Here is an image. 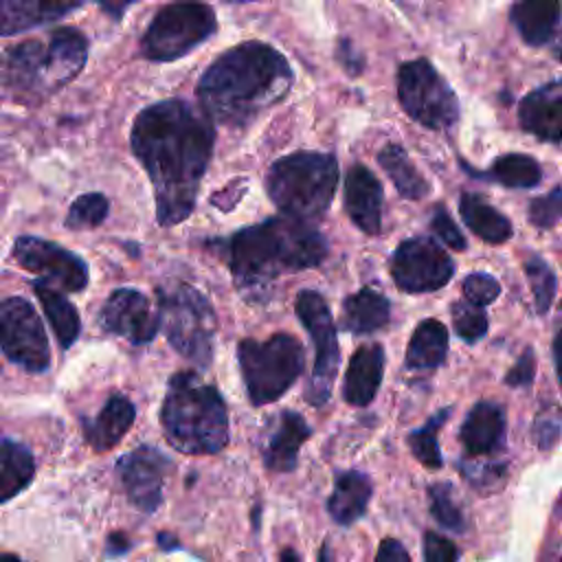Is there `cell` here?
Returning <instances> with one entry per match:
<instances>
[{
  "label": "cell",
  "instance_id": "6da1fadb",
  "mask_svg": "<svg viewBox=\"0 0 562 562\" xmlns=\"http://www.w3.org/2000/svg\"><path fill=\"white\" fill-rule=\"evenodd\" d=\"M130 145L151 180L158 224L184 222L213 156V119L180 99L158 101L134 119Z\"/></svg>",
  "mask_w": 562,
  "mask_h": 562
},
{
  "label": "cell",
  "instance_id": "7a4b0ae2",
  "mask_svg": "<svg viewBox=\"0 0 562 562\" xmlns=\"http://www.w3.org/2000/svg\"><path fill=\"white\" fill-rule=\"evenodd\" d=\"M290 83V64L277 48L263 42H244L204 70L198 99L213 123L244 127L281 101Z\"/></svg>",
  "mask_w": 562,
  "mask_h": 562
},
{
  "label": "cell",
  "instance_id": "3957f363",
  "mask_svg": "<svg viewBox=\"0 0 562 562\" xmlns=\"http://www.w3.org/2000/svg\"><path fill=\"white\" fill-rule=\"evenodd\" d=\"M226 257L237 290L248 301H266L277 277L318 266L327 257V241L307 220L270 217L231 235Z\"/></svg>",
  "mask_w": 562,
  "mask_h": 562
},
{
  "label": "cell",
  "instance_id": "277c9868",
  "mask_svg": "<svg viewBox=\"0 0 562 562\" xmlns=\"http://www.w3.org/2000/svg\"><path fill=\"white\" fill-rule=\"evenodd\" d=\"M160 424L169 446L187 454H213L228 443L226 404L217 389L193 371L171 375Z\"/></svg>",
  "mask_w": 562,
  "mask_h": 562
},
{
  "label": "cell",
  "instance_id": "5b68a950",
  "mask_svg": "<svg viewBox=\"0 0 562 562\" xmlns=\"http://www.w3.org/2000/svg\"><path fill=\"white\" fill-rule=\"evenodd\" d=\"M86 37L75 29H57L48 42L26 40L18 44L4 66V83L20 94L44 97L59 90L83 68Z\"/></svg>",
  "mask_w": 562,
  "mask_h": 562
},
{
  "label": "cell",
  "instance_id": "8992f818",
  "mask_svg": "<svg viewBox=\"0 0 562 562\" xmlns=\"http://www.w3.org/2000/svg\"><path fill=\"white\" fill-rule=\"evenodd\" d=\"M338 184V165L331 154L296 151L277 160L266 178L270 200L299 220L325 215Z\"/></svg>",
  "mask_w": 562,
  "mask_h": 562
},
{
  "label": "cell",
  "instance_id": "52a82bcc",
  "mask_svg": "<svg viewBox=\"0 0 562 562\" xmlns=\"http://www.w3.org/2000/svg\"><path fill=\"white\" fill-rule=\"evenodd\" d=\"M156 296L160 329L169 345L198 369H206L217 331V316L209 299L182 281L156 288Z\"/></svg>",
  "mask_w": 562,
  "mask_h": 562
},
{
  "label": "cell",
  "instance_id": "ba28073f",
  "mask_svg": "<svg viewBox=\"0 0 562 562\" xmlns=\"http://www.w3.org/2000/svg\"><path fill=\"white\" fill-rule=\"evenodd\" d=\"M237 360L255 406L279 400L301 375L305 353L290 334H272L266 340L246 338L237 345Z\"/></svg>",
  "mask_w": 562,
  "mask_h": 562
},
{
  "label": "cell",
  "instance_id": "9c48e42d",
  "mask_svg": "<svg viewBox=\"0 0 562 562\" xmlns=\"http://www.w3.org/2000/svg\"><path fill=\"white\" fill-rule=\"evenodd\" d=\"M215 13L200 0H176L162 7L147 26L140 50L147 59L171 61L215 33Z\"/></svg>",
  "mask_w": 562,
  "mask_h": 562
},
{
  "label": "cell",
  "instance_id": "30bf717a",
  "mask_svg": "<svg viewBox=\"0 0 562 562\" xmlns=\"http://www.w3.org/2000/svg\"><path fill=\"white\" fill-rule=\"evenodd\" d=\"M397 97L404 112L424 127L446 130L459 119L457 94L428 59L400 66Z\"/></svg>",
  "mask_w": 562,
  "mask_h": 562
},
{
  "label": "cell",
  "instance_id": "8fae6325",
  "mask_svg": "<svg viewBox=\"0 0 562 562\" xmlns=\"http://www.w3.org/2000/svg\"><path fill=\"white\" fill-rule=\"evenodd\" d=\"M294 310L314 345V369L305 389V400L312 406H323L329 400L338 369V340L334 318L325 299L314 290H301Z\"/></svg>",
  "mask_w": 562,
  "mask_h": 562
},
{
  "label": "cell",
  "instance_id": "7c38bea8",
  "mask_svg": "<svg viewBox=\"0 0 562 562\" xmlns=\"http://www.w3.org/2000/svg\"><path fill=\"white\" fill-rule=\"evenodd\" d=\"M0 340L4 356L26 371H46L50 349L35 307L22 296H9L0 305Z\"/></svg>",
  "mask_w": 562,
  "mask_h": 562
},
{
  "label": "cell",
  "instance_id": "4fadbf2b",
  "mask_svg": "<svg viewBox=\"0 0 562 562\" xmlns=\"http://www.w3.org/2000/svg\"><path fill=\"white\" fill-rule=\"evenodd\" d=\"M452 272V259L430 237L404 239L391 259V277L408 294L439 290L450 281Z\"/></svg>",
  "mask_w": 562,
  "mask_h": 562
},
{
  "label": "cell",
  "instance_id": "5bb4252c",
  "mask_svg": "<svg viewBox=\"0 0 562 562\" xmlns=\"http://www.w3.org/2000/svg\"><path fill=\"white\" fill-rule=\"evenodd\" d=\"M13 259L40 281L57 285L66 292H79L88 285V266L75 252L40 237H18L13 241Z\"/></svg>",
  "mask_w": 562,
  "mask_h": 562
},
{
  "label": "cell",
  "instance_id": "9a60e30c",
  "mask_svg": "<svg viewBox=\"0 0 562 562\" xmlns=\"http://www.w3.org/2000/svg\"><path fill=\"white\" fill-rule=\"evenodd\" d=\"M167 470V457L151 446H140L116 461V474L127 501L145 514H151L160 505Z\"/></svg>",
  "mask_w": 562,
  "mask_h": 562
},
{
  "label": "cell",
  "instance_id": "2e32d148",
  "mask_svg": "<svg viewBox=\"0 0 562 562\" xmlns=\"http://www.w3.org/2000/svg\"><path fill=\"white\" fill-rule=\"evenodd\" d=\"M99 325L134 345L149 342L160 329L158 310L154 312L149 299L134 288L114 290L99 312Z\"/></svg>",
  "mask_w": 562,
  "mask_h": 562
},
{
  "label": "cell",
  "instance_id": "e0dca14e",
  "mask_svg": "<svg viewBox=\"0 0 562 562\" xmlns=\"http://www.w3.org/2000/svg\"><path fill=\"white\" fill-rule=\"evenodd\" d=\"M345 209L349 220L367 235H378L382 226V184L362 165H353L345 180Z\"/></svg>",
  "mask_w": 562,
  "mask_h": 562
},
{
  "label": "cell",
  "instance_id": "ac0fdd59",
  "mask_svg": "<svg viewBox=\"0 0 562 562\" xmlns=\"http://www.w3.org/2000/svg\"><path fill=\"white\" fill-rule=\"evenodd\" d=\"M461 443L470 457L492 454L503 446L505 439V411L496 402H476L463 426H461Z\"/></svg>",
  "mask_w": 562,
  "mask_h": 562
},
{
  "label": "cell",
  "instance_id": "d6986e66",
  "mask_svg": "<svg viewBox=\"0 0 562 562\" xmlns=\"http://www.w3.org/2000/svg\"><path fill=\"white\" fill-rule=\"evenodd\" d=\"M384 373V351L378 342L362 345L349 360L342 397L351 406H367L373 402Z\"/></svg>",
  "mask_w": 562,
  "mask_h": 562
},
{
  "label": "cell",
  "instance_id": "ffe728a7",
  "mask_svg": "<svg viewBox=\"0 0 562 562\" xmlns=\"http://www.w3.org/2000/svg\"><path fill=\"white\" fill-rule=\"evenodd\" d=\"M522 130L542 140H562V94L553 86L529 92L518 105Z\"/></svg>",
  "mask_w": 562,
  "mask_h": 562
},
{
  "label": "cell",
  "instance_id": "44dd1931",
  "mask_svg": "<svg viewBox=\"0 0 562 562\" xmlns=\"http://www.w3.org/2000/svg\"><path fill=\"white\" fill-rule=\"evenodd\" d=\"M310 435L312 430L299 413L283 411L263 448V465L272 472H292L299 461V450Z\"/></svg>",
  "mask_w": 562,
  "mask_h": 562
},
{
  "label": "cell",
  "instance_id": "7402d4cb",
  "mask_svg": "<svg viewBox=\"0 0 562 562\" xmlns=\"http://www.w3.org/2000/svg\"><path fill=\"white\" fill-rule=\"evenodd\" d=\"M81 0H2L0 26L2 35H13L33 26L50 24L70 13Z\"/></svg>",
  "mask_w": 562,
  "mask_h": 562
},
{
  "label": "cell",
  "instance_id": "603a6c76",
  "mask_svg": "<svg viewBox=\"0 0 562 562\" xmlns=\"http://www.w3.org/2000/svg\"><path fill=\"white\" fill-rule=\"evenodd\" d=\"M134 404L123 397V395H112L105 406L101 408L99 417L92 419V422H83V435H86V441L97 450V452H103V450H110L114 448L123 435L132 428L134 424Z\"/></svg>",
  "mask_w": 562,
  "mask_h": 562
},
{
  "label": "cell",
  "instance_id": "cb8c5ba5",
  "mask_svg": "<svg viewBox=\"0 0 562 562\" xmlns=\"http://www.w3.org/2000/svg\"><path fill=\"white\" fill-rule=\"evenodd\" d=\"M509 18L527 44L542 46L555 33L560 20V0H516Z\"/></svg>",
  "mask_w": 562,
  "mask_h": 562
},
{
  "label": "cell",
  "instance_id": "d4e9b609",
  "mask_svg": "<svg viewBox=\"0 0 562 562\" xmlns=\"http://www.w3.org/2000/svg\"><path fill=\"white\" fill-rule=\"evenodd\" d=\"M371 492H373V485H371V479L364 472L349 470V472L338 474V479L334 483V492L327 501L329 516L338 525L356 522L367 512V505L371 501Z\"/></svg>",
  "mask_w": 562,
  "mask_h": 562
},
{
  "label": "cell",
  "instance_id": "484cf974",
  "mask_svg": "<svg viewBox=\"0 0 562 562\" xmlns=\"http://www.w3.org/2000/svg\"><path fill=\"white\" fill-rule=\"evenodd\" d=\"M391 318V303L373 288L349 294L342 303V327L351 334H373Z\"/></svg>",
  "mask_w": 562,
  "mask_h": 562
},
{
  "label": "cell",
  "instance_id": "4316f807",
  "mask_svg": "<svg viewBox=\"0 0 562 562\" xmlns=\"http://www.w3.org/2000/svg\"><path fill=\"white\" fill-rule=\"evenodd\" d=\"M446 351H448V329L443 327V323L435 318H426L415 327L408 340L404 364L411 371L437 369L439 364H443Z\"/></svg>",
  "mask_w": 562,
  "mask_h": 562
},
{
  "label": "cell",
  "instance_id": "83f0119b",
  "mask_svg": "<svg viewBox=\"0 0 562 562\" xmlns=\"http://www.w3.org/2000/svg\"><path fill=\"white\" fill-rule=\"evenodd\" d=\"M459 211L465 222V226L490 244H503L512 237V224L509 220L498 213L492 204H487L476 193H463L459 200Z\"/></svg>",
  "mask_w": 562,
  "mask_h": 562
},
{
  "label": "cell",
  "instance_id": "f1b7e54d",
  "mask_svg": "<svg viewBox=\"0 0 562 562\" xmlns=\"http://www.w3.org/2000/svg\"><path fill=\"white\" fill-rule=\"evenodd\" d=\"M33 290L42 303V310L44 314L48 316V323L57 336V342L66 349L70 347L77 336H79V329H81V323H79V314H77V307L50 283L46 281H35L33 283Z\"/></svg>",
  "mask_w": 562,
  "mask_h": 562
},
{
  "label": "cell",
  "instance_id": "f546056e",
  "mask_svg": "<svg viewBox=\"0 0 562 562\" xmlns=\"http://www.w3.org/2000/svg\"><path fill=\"white\" fill-rule=\"evenodd\" d=\"M378 162L380 167L389 173L391 182L395 184L397 193L402 198H408V200H422L430 187L428 182L424 180V176L415 169V165L411 162L408 154L404 147L395 145V143H389L380 149L378 154Z\"/></svg>",
  "mask_w": 562,
  "mask_h": 562
},
{
  "label": "cell",
  "instance_id": "4dcf8cb0",
  "mask_svg": "<svg viewBox=\"0 0 562 562\" xmlns=\"http://www.w3.org/2000/svg\"><path fill=\"white\" fill-rule=\"evenodd\" d=\"M0 501L7 503L13 496H18L35 474V461L29 448L13 439H2V452H0Z\"/></svg>",
  "mask_w": 562,
  "mask_h": 562
},
{
  "label": "cell",
  "instance_id": "1f68e13d",
  "mask_svg": "<svg viewBox=\"0 0 562 562\" xmlns=\"http://www.w3.org/2000/svg\"><path fill=\"white\" fill-rule=\"evenodd\" d=\"M490 178L512 189H529L540 182L542 171L540 165L527 154H505L494 160Z\"/></svg>",
  "mask_w": 562,
  "mask_h": 562
},
{
  "label": "cell",
  "instance_id": "d6a6232c",
  "mask_svg": "<svg viewBox=\"0 0 562 562\" xmlns=\"http://www.w3.org/2000/svg\"><path fill=\"white\" fill-rule=\"evenodd\" d=\"M448 415H450V408H443V411L435 413V415L428 419L426 426L413 430V432L408 435V439H406V443H408L411 452L415 454V459H417L422 465H426V468L437 470V468L443 465L441 450H439V446H437V430L443 426V422H446Z\"/></svg>",
  "mask_w": 562,
  "mask_h": 562
},
{
  "label": "cell",
  "instance_id": "836d02e7",
  "mask_svg": "<svg viewBox=\"0 0 562 562\" xmlns=\"http://www.w3.org/2000/svg\"><path fill=\"white\" fill-rule=\"evenodd\" d=\"M108 215V198L103 193H83L79 195L64 220L66 228L79 231V228H94L99 226Z\"/></svg>",
  "mask_w": 562,
  "mask_h": 562
},
{
  "label": "cell",
  "instance_id": "e575fe53",
  "mask_svg": "<svg viewBox=\"0 0 562 562\" xmlns=\"http://www.w3.org/2000/svg\"><path fill=\"white\" fill-rule=\"evenodd\" d=\"M430 498V516L450 531H463L465 520L459 505L452 501V487L448 483H435L428 490Z\"/></svg>",
  "mask_w": 562,
  "mask_h": 562
},
{
  "label": "cell",
  "instance_id": "d590c367",
  "mask_svg": "<svg viewBox=\"0 0 562 562\" xmlns=\"http://www.w3.org/2000/svg\"><path fill=\"white\" fill-rule=\"evenodd\" d=\"M452 325L459 338L474 342L485 336L487 331V316L483 312V305H476L472 301H459L452 305Z\"/></svg>",
  "mask_w": 562,
  "mask_h": 562
},
{
  "label": "cell",
  "instance_id": "8d00e7d4",
  "mask_svg": "<svg viewBox=\"0 0 562 562\" xmlns=\"http://www.w3.org/2000/svg\"><path fill=\"white\" fill-rule=\"evenodd\" d=\"M525 272H527L529 285H531V292H533L536 310L540 314H544L555 294V274L540 257H529L525 261Z\"/></svg>",
  "mask_w": 562,
  "mask_h": 562
},
{
  "label": "cell",
  "instance_id": "74e56055",
  "mask_svg": "<svg viewBox=\"0 0 562 562\" xmlns=\"http://www.w3.org/2000/svg\"><path fill=\"white\" fill-rule=\"evenodd\" d=\"M562 217V189H553L547 195L531 200L529 222L538 228H551Z\"/></svg>",
  "mask_w": 562,
  "mask_h": 562
},
{
  "label": "cell",
  "instance_id": "f35d334b",
  "mask_svg": "<svg viewBox=\"0 0 562 562\" xmlns=\"http://www.w3.org/2000/svg\"><path fill=\"white\" fill-rule=\"evenodd\" d=\"M463 294L476 305H490L501 294V283L485 272H474L463 279Z\"/></svg>",
  "mask_w": 562,
  "mask_h": 562
},
{
  "label": "cell",
  "instance_id": "ab89813d",
  "mask_svg": "<svg viewBox=\"0 0 562 562\" xmlns=\"http://www.w3.org/2000/svg\"><path fill=\"white\" fill-rule=\"evenodd\" d=\"M430 228L435 231V235L450 248L454 250H463L465 248V237L463 233L457 228V224L452 222V217L448 215V211L443 206H435L432 209V217H430Z\"/></svg>",
  "mask_w": 562,
  "mask_h": 562
},
{
  "label": "cell",
  "instance_id": "60d3db41",
  "mask_svg": "<svg viewBox=\"0 0 562 562\" xmlns=\"http://www.w3.org/2000/svg\"><path fill=\"white\" fill-rule=\"evenodd\" d=\"M459 558V549L443 536L426 531L424 536V560L428 562H452Z\"/></svg>",
  "mask_w": 562,
  "mask_h": 562
},
{
  "label": "cell",
  "instance_id": "b9f144b4",
  "mask_svg": "<svg viewBox=\"0 0 562 562\" xmlns=\"http://www.w3.org/2000/svg\"><path fill=\"white\" fill-rule=\"evenodd\" d=\"M533 373H536L533 353H531V349H525L522 356L516 360V364L507 371L505 382L509 386H529L533 382Z\"/></svg>",
  "mask_w": 562,
  "mask_h": 562
},
{
  "label": "cell",
  "instance_id": "7bdbcfd3",
  "mask_svg": "<svg viewBox=\"0 0 562 562\" xmlns=\"http://www.w3.org/2000/svg\"><path fill=\"white\" fill-rule=\"evenodd\" d=\"M560 428H562V422H560V415H555V419H553V415L551 417H538V422H536V426H533V432H536V441H538V446L542 448V450H547V448H551L553 443H555V439H558V435H560Z\"/></svg>",
  "mask_w": 562,
  "mask_h": 562
},
{
  "label": "cell",
  "instance_id": "ee69618b",
  "mask_svg": "<svg viewBox=\"0 0 562 562\" xmlns=\"http://www.w3.org/2000/svg\"><path fill=\"white\" fill-rule=\"evenodd\" d=\"M411 555H408V551L397 542V540H393V538H386V540H382L380 542V549H378V553H375V560H380V562H389V560H397V562H406Z\"/></svg>",
  "mask_w": 562,
  "mask_h": 562
},
{
  "label": "cell",
  "instance_id": "f6af8a7d",
  "mask_svg": "<svg viewBox=\"0 0 562 562\" xmlns=\"http://www.w3.org/2000/svg\"><path fill=\"white\" fill-rule=\"evenodd\" d=\"M338 59L342 61V66L349 75H358L362 70V57L356 55L353 46L347 40H342L338 46Z\"/></svg>",
  "mask_w": 562,
  "mask_h": 562
},
{
  "label": "cell",
  "instance_id": "bcb514c9",
  "mask_svg": "<svg viewBox=\"0 0 562 562\" xmlns=\"http://www.w3.org/2000/svg\"><path fill=\"white\" fill-rule=\"evenodd\" d=\"M130 549V542L123 533H110L108 536V555H121Z\"/></svg>",
  "mask_w": 562,
  "mask_h": 562
},
{
  "label": "cell",
  "instance_id": "7dc6e473",
  "mask_svg": "<svg viewBox=\"0 0 562 562\" xmlns=\"http://www.w3.org/2000/svg\"><path fill=\"white\" fill-rule=\"evenodd\" d=\"M560 316H562V307H560ZM553 358H555L558 380H560V386H562V318H560L558 334H555V338H553Z\"/></svg>",
  "mask_w": 562,
  "mask_h": 562
},
{
  "label": "cell",
  "instance_id": "c3c4849f",
  "mask_svg": "<svg viewBox=\"0 0 562 562\" xmlns=\"http://www.w3.org/2000/svg\"><path fill=\"white\" fill-rule=\"evenodd\" d=\"M156 542H158L165 551H169V549H176V547H178V540H176L173 536H169V533H158V536H156Z\"/></svg>",
  "mask_w": 562,
  "mask_h": 562
},
{
  "label": "cell",
  "instance_id": "681fc988",
  "mask_svg": "<svg viewBox=\"0 0 562 562\" xmlns=\"http://www.w3.org/2000/svg\"><path fill=\"white\" fill-rule=\"evenodd\" d=\"M279 558H281V560H301V555L294 553V551H283Z\"/></svg>",
  "mask_w": 562,
  "mask_h": 562
},
{
  "label": "cell",
  "instance_id": "f907efd6",
  "mask_svg": "<svg viewBox=\"0 0 562 562\" xmlns=\"http://www.w3.org/2000/svg\"><path fill=\"white\" fill-rule=\"evenodd\" d=\"M228 2H252V0H228Z\"/></svg>",
  "mask_w": 562,
  "mask_h": 562
},
{
  "label": "cell",
  "instance_id": "816d5d0a",
  "mask_svg": "<svg viewBox=\"0 0 562 562\" xmlns=\"http://www.w3.org/2000/svg\"><path fill=\"white\" fill-rule=\"evenodd\" d=\"M558 57L562 59V44H560V48H558Z\"/></svg>",
  "mask_w": 562,
  "mask_h": 562
}]
</instances>
